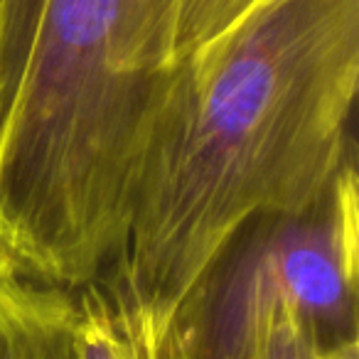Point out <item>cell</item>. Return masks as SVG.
<instances>
[{"label": "cell", "mask_w": 359, "mask_h": 359, "mask_svg": "<svg viewBox=\"0 0 359 359\" xmlns=\"http://www.w3.org/2000/svg\"><path fill=\"white\" fill-rule=\"evenodd\" d=\"M357 86L359 0H269L175 65L109 273L175 315L241 226L308 210L357 163Z\"/></svg>", "instance_id": "cell-1"}, {"label": "cell", "mask_w": 359, "mask_h": 359, "mask_svg": "<svg viewBox=\"0 0 359 359\" xmlns=\"http://www.w3.org/2000/svg\"><path fill=\"white\" fill-rule=\"evenodd\" d=\"M177 0H45L0 128V278L76 290L118 261Z\"/></svg>", "instance_id": "cell-2"}, {"label": "cell", "mask_w": 359, "mask_h": 359, "mask_svg": "<svg viewBox=\"0 0 359 359\" xmlns=\"http://www.w3.org/2000/svg\"><path fill=\"white\" fill-rule=\"evenodd\" d=\"M357 163L339 170L320 202L244 224L175 310L190 359H234L249 320L285 300L332 349L357 339Z\"/></svg>", "instance_id": "cell-3"}, {"label": "cell", "mask_w": 359, "mask_h": 359, "mask_svg": "<svg viewBox=\"0 0 359 359\" xmlns=\"http://www.w3.org/2000/svg\"><path fill=\"white\" fill-rule=\"evenodd\" d=\"M72 290L0 278V359H74Z\"/></svg>", "instance_id": "cell-4"}, {"label": "cell", "mask_w": 359, "mask_h": 359, "mask_svg": "<svg viewBox=\"0 0 359 359\" xmlns=\"http://www.w3.org/2000/svg\"><path fill=\"white\" fill-rule=\"evenodd\" d=\"M74 359H140L126 303L109 276L72 290Z\"/></svg>", "instance_id": "cell-5"}, {"label": "cell", "mask_w": 359, "mask_h": 359, "mask_svg": "<svg viewBox=\"0 0 359 359\" xmlns=\"http://www.w3.org/2000/svg\"><path fill=\"white\" fill-rule=\"evenodd\" d=\"M269 0H177L170 30V67L200 55Z\"/></svg>", "instance_id": "cell-6"}, {"label": "cell", "mask_w": 359, "mask_h": 359, "mask_svg": "<svg viewBox=\"0 0 359 359\" xmlns=\"http://www.w3.org/2000/svg\"><path fill=\"white\" fill-rule=\"evenodd\" d=\"M323 347L285 300H273L249 320L234 359H320Z\"/></svg>", "instance_id": "cell-7"}, {"label": "cell", "mask_w": 359, "mask_h": 359, "mask_svg": "<svg viewBox=\"0 0 359 359\" xmlns=\"http://www.w3.org/2000/svg\"><path fill=\"white\" fill-rule=\"evenodd\" d=\"M45 0H0V128L15 106L35 50Z\"/></svg>", "instance_id": "cell-8"}, {"label": "cell", "mask_w": 359, "mask_h": 359, "mask_svg": "<svg viewBox=\"0 0 359 359\" xmlns=\"http://www.w3.org/2000/svg\"><path fill=\"white\" fill-rule=\"evenodd\" d=\"M104 276H109L111 283L118 288L121 298H123L140 359H190L185 352V344L180 339L172 313L140 303L121 285V280L114 273L106 271Z\"/></svg>", "instance_id": "cell-9"}, {"label": "cell", "mask_w": 359, "mask_h": 359, "mask_svg": "<svg viewBox=\"0 0 359 359\" xmlns=\"http://www.w3.org/2000/svg\"><path fill=\"white\" fill-rule=\"evenodd\" d=\"M320 359H359V339L339 344V347H332V349H325V352L320 354Z\"/></svg>", "instance_id": "cell-10"}]
</instances>
